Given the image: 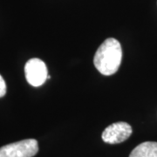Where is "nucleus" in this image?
<instances>
[{"label": "nucleus", "mask_w": 157, "mask_h": 157, "mask_svg": "<svg viewBox=\"0 0 157 157\" xmlns=\"http://www.w3.org/2000/svg\"><path fill=\"white\" fill-rule=\"evenodd\" d=\"M122 50L117 39H106L97 49L94 58L96 69L103 75L109 76L114 74L121 63Z\"/></svg>", "instance_id": "obj_1"}, {"label": "nucleus", "mask_w": 157, "mask_h": 157, "mask_svg": "<svg viewBox=\"0 0 157 157\" xmlns=\"http://www.w3.org/2000/svg\"><path fill=\"white\" fill-rule=\"evenodd\" d=\"M39 151L38 141L25 139L0 147V157H33Z\"/></svg>", "instance_id": "obj_2"}, {"label": "nucleus", "mask_w": 157, "mask_h": 157, "mask_svg": "<svg viewBox=\"0 0 157 157\" xmlns=\"http://www.w3.org/2000/svg\"><path fill=\"white\" fill-rule=\"evenodd\" d=\"M25 78L29 84L33 86H40L49 78L45 62L39 59H31L25 67Z\"/></svg>", "instance_id": "obj_3"}, {"label": "nucleus", "mask_w": 157, "mask_h": 157, "mask_svg": "<svg viewBox=\"0 0 157 157\" xmlns=\"http://www.w3.org/2000/svg\"><path fill=\"white\" fill-rule=\"evenodd\" d=\"M132 128L126 122L111 124L102 133V140L106 143L117 144L128 140L132 135Z\"/></svg>", "instance_id": "obj_4"}, {"label": "nucleus", "mask_w": 157, "mask_h": 157, "mask_svg": "<svg viewBox=\"0 0 157 157\" xmlns=\"http://www.w3.org/2000/svg\"><path fill=\"white\" fill-rule=\"evenodd\" d=\"M129 157H157V142L146 141L135 147Z\"/></svg>", "instance_id": "obj_5"}, {"label": "nucleus", "mask_w": 157, "mask_h": 157, "mask_svg": "<svg viewBox=\"0 0 157 157\" xmlns=\"http://www.w3.org/2000/svg\"><path fill=\"white\" fill-rule=\"evenodd\" d=\"M6 94V84L5 79L0 75V97H3Z\"/></svg>", "instance_id": "obj_6"}]
</instances>
